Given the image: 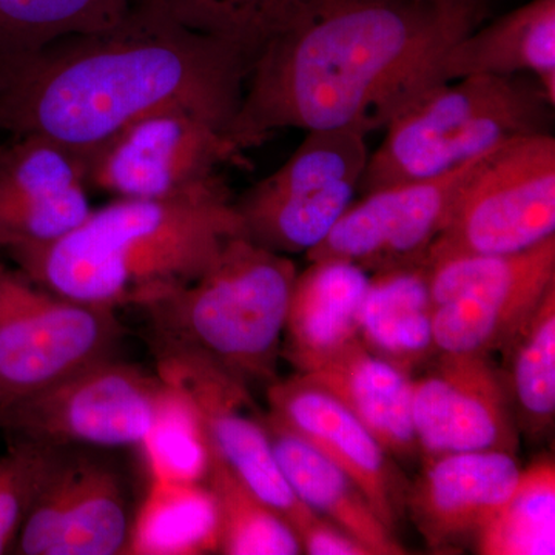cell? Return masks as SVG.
<instances>
[{"label":"cell","instance_id":"cb8c5ba5","mask_svg":"<svg viewBox=\"0 0 555 555\" xmlns=\"http://www.w3.org/2000/svg\"><path fill=\"white\" fill-rule=\"evenodd\" d=\"M218 553V509L204 481L152 480L130 525V555Z\"/></svg>","mask_w":555,"mask_h":555},{"label":"cell","instance_id":"ba28073f","mask_svg":"<svg viewBox=\"0 0 555 555\" xmlns=\"http://www.w3.org/2000/svg\"><path fill=\"white\" fill-rule=\"evenodd\" d=\"M118 310L83 305L0 261V408L115 356Z\"/></svg>","mask_w":555,"mask_h":555},{"label":"cell","instance_id":"484cf974","mask_svg":"<svg viewBox=\"0 0 555 555\" xmlns=\"http://www.w3.org/2000/svg\"><path fill=\"white\" fill-rule=\"evenodd\" d=\"M505 378L517 426L542 437L555 416V287L503 347Z\"/></svg>","mask_w":555,"mask_h":555},{"label":"cell","instance_id":"4fadbf2b","mask_svg":"<svg viewBox=\"0 0 555 555\" xmlns=\"http://www.w3.org/2000/svg\"><path fill=\"white\" fill-rule=\"evenodd\" d=\"M483 156L438 177L364 193V198L347 208L326 238L306 258L338 259L367 273L425 264L460 185Z\"/></svg>","mask_w":555,"mask_h":555},{"label":"cell","instance_id":"7c38bea8","mask_svg":"<svg viewBox=\"0 0 555 555\" xmlns=\"http://www.w3.org/2000/svg\"><path fill=\"white\" fill-rule=\"evenodd\" d=\"M156 375L192 401L208 449L266 505L301 537L320 516L288 485L266 429L255 412L250 387L207 361L182 353L155 356Z\"/></svg>","mask_w":555,"mask_h":555},{"label":"cell","instance_id":"8fae6325","mask_svg":"<svg viewBox=\"0 0 555 555\" xmlns=\"http://www.w3.org/2000/svg\"><path fill=\"white\" fill-rule=\"evenodd\" d=\"M241 153L210 120L173 105L133 120L83 159L89 189L113 198L169 199L224 181L219 167Z\"/></svg>","mask_w":555,"mask_h":555},{"label":"cell","instance_id":"d4e9b609","mask_svg":"<svg viewBox=\"0 0 555 555\" xmlns=\"http://www.w3.org/2000/svg\"><path fill=\"white\" fill-rule=\"evenodd\" d=\"M201 35L222 40L254 62L266 43L323 0H139Z\"/></svg>","mask_w":555,"mask_h":555},{"label":"cell","instance_id":"6da1fadb","mask_svg":"<svg viewBox=\"0 0 555 555\" xmlns=\"http://www.w3.org/2000/svg\"><path fill=\"white\" fill-rule=\"evenodd\" d=\"M486 11L485 0H323L251 62L230 141L243 152L281 129H386L448 82L449 49Z\"/></svg>","mask_w":555,"mask_h":555},{"label":"cell","instance_id":"7402d4cb","mask_svg":"<svg viewBox=\"0 0 555 555\" xmlns=\"http://www.w3.org/2000/svg\"><path fill=\"white\" fill-rule=\"evenodd\" d=\"M444 79L531 75L555 105V0H531L478 25L449 49Z\"/></svg>","mask_w":555,"mask_h":555},{"label":"cell","instance_id":"9c48e42d","mask_svg":"<svg viewBox=\"0 0 555 555\" xmlns=\"http://www.w3.org/2000/svg\"><path fill=\"white\" fill-rule=\"evenodd\" d=\"M160 389L158 375L104 358L0 408V430L10 441L50 448L139 447Z\"/></svg>","mask_w":555,"mask_h":555},{"label":"cell","instance_id":"8992f818","mask_svg":"<svg viewBox=\"0 0 555 555\" xmlns=\"http://www.w3.org/2000/svg\"><path fill=\"white\" fill-rule=\"evenodd\" d=\"M555 236V138L511 139L478 160L456 192L426 268L459 257L509 255Z\"/></svg>","mask_w":555,"mask_h":555},{"label":"cell","instance_id":"5b68a950","mask_svg":"<svg viewBox=\"0 0 555 555\" xmlns=\"http://www.w3.org/2000/svg\"><path fill=\"white\" fill-rule=\"evenodd\" d=\"M554 107L534 76L449 80L390 120L385 141L369 156L360 190L438 177L511 139L551 133Z\"/></svg>","mask_w":555,"mask_h":555},{"label":"cell","instance_id":"30bf717a","mask_svg":"<svg viewBox=\"0 0 555 555\" xmlns=\"http://www.w3.org/2000/svg\"><path fill=\"white\" fill-rule=\"evenodd\" d=\"M427 269L437 353L489 357L555 287V236L518 254L451 258Z\"/></svg>","mask_w":555,"mask_h":555},{"label":"cell","instance_id":"ac0fdd59","mask_svg":"<svg viewBox=\"0 0 555 555\" xmlns=\"http://www.w3.org/2000/svg\"><path fill=\"white\" fill-rule=\"evenodd\" d=\"M406 509L437 554L456 553L474 543L496 511L513 494L520 477L516 454L463 452L425 460Z\"/></svg>","mask_w":555,"mask_h":555},{"label":"cell","instance_id":"d6986e66","mask_svg":"<svg viewBox=\"0 0 555 555\" xmlns=\"http://www.w3.org/2000/svg\"><path fill=\"white\" fill-rule=\"evenodd\" d=\"M366 270L338 259L309 261L295 278L281 357L299 374L312 371L360 339Z\"/></svg>","mask_w":555,"mask_h":555},{"label":"cell","instance_id":"44dd1931","mask_svg":"<svg viewBox=\"0 0 555 555\" xmlns=\"http://www.w3.org/2000/svg\"><path fill=\"white\" fill-rule=\"evenodd\" d=\"M262 422L288 485L312 513L353 537L371 555L406 554L345 470L272 416Z\"/></svg>","mask_w":555,"mask_h":555},{"label":"cell","instance_id":"5bb4252c","mask_svg":"<svg viewBox=\"0 0 555 555\" xmlns=\"http://www.w3.org/2000/svg\"><path fill=\"white\" fill-rule=\"evenodd\" d=\"M425 374L412 378V423L420 454L509 452L518 426L505 378L489 357L437 353Z\"/></svg>","mask_w":555,"mask_h":555},{"label":"cell","instance_id":"e0dca14e","mask_svg":"<svg viewBox=\"0 0 555 555\" xmlns=\"http://www.w3.org/2000/svg\"><path fill=\"white\" fill-rule=\"evenodd\" d=\"M269 415L356 481L379 520L396 532L408 489L392 456L349 409L301 374L270 383Z\"/></svg>","mask_w":555,"mask_h":555},{"label":"cell","instance_id":"4dcf8cb0","mask_svg":"<svg viewBox=\"0 0 555 555\" xmlns=\"http://www.w3.org/2000/svg\"><path fill=\"white\" fill-rule=\"evenodd\" d=\"M61 451L14 440L0 456V554L13 550L28 511Z\"/></svg>","mask_w":555,"mask_h":555},{"label":"cell","instance_id":"277c9868","mask_svg":"<svg viewBox=\"0 0 555 555\" xmlns=\"http://www.w3.org/2000/svg\"><path fill=\"white\" fill-rule=\"evenodd\" d=\"M297 266L236 236L203 275L139 308L153 356L207 361L250 387L276 379Z\"/></svg>","mask_w":555,"mask_h":555},{"label":"cell","instance_id":"9a60e30c","mask_svg":"<svg viewBox=\"0 0 555 555\" xmlns=\"http://www.w3.org/2000/svg\"><path fill=\"white\" fill-rule=\"evenodd\" d=\"M83 155L40 134L0 145V254L56 243L93 210Z\"/></svg>","mask_w":555,"mask_h":555},{"label":"cell","instance_id":"ffe728a7","mask_svg":"<svg viewBox=\"0 0 555 555\" xmlns=\"http://www.w3.org/2000/svg\"><path fill=\"white\" fill-rule=\"evenodd\" d=\"M301 375L349 409L392 459L420 455L412 423L414 377L372 353L360 339Z\"/></svg>","mask_w":555,"mask_h":555},{"label":"cell","instance_id":"2e32d148","mask_svg":"<svg viewBox=\"0 0 555 555\" xmlns=\"http://www.w3.org/2000/svg\"><path fill=\"white\" fill-rule=\"evenodd\" d=\"M65 451L36 495L11 553L126 554L130 521L118 476L101 463Z\"/></svg>","mask_w":555,"mask_h":555},{"label":"cell","instance_id":"7a4b0ae2","mask_svg":"<svg viewBox=\"0 0 555 555\" xmlns=\"http://www.w3.org/2000/svg\"><path fill=\"white\" fill-rule=\"evenodd\" d=\"M248 69L235 47L137 0L108 30L0 62V131L40 134L87 155L133 120L179 105L229 137Z\"/></svg>","mask_w":555,"mask_h":555},{"label":"cell","instance_id":"3957f363","mask_svg":"<svg viewBox=\"0 0 555 555\" xmlns=\"http://www.w3.org/2000/svg\"><path fill=\"white\" fill-rule=\"evenodd\" d=\"M236 236L241 221L221 181L179 198H113L56 243L5 257L62 297L139 309L203 275Z\"/></svg>","mask_w":555,"mask_h":555},{"label":"cell","instance_id":"83f0119b","mask_svg":"<svg viewBox=\"0 0 555 555\" xmlns=\"http://www.w3.org/2000/svg\"><path fill=\"white\" fill-rule=\"evenodd\" d=\"M483 555L555 553V465L553 456L521 469L513 494L481 529L476 542Z\"/></svg>","mask_w":555,"mask_h":555},{"label":"cell","instance_id":"f1b7e54d","mask_svg":"<svg viewBox=\"0 0 555 555\" xmlns=\"http://www.w3.org/2000/svg\"><path fill=\"white\" fill-rule=\"evenodd\" d=\"M204 483L217 503L218 554H302L291 525L259 500L211 451Z\"/></svg>","mask_w":555,"mask_h":555},{"label":"cell","instance_id":"1f68e13d","mask_svg":"<svg viewBox=\"0 0 555 555\" xmlns=\"http://www.w3.org/2000/svg\"><path fill=\"white\" fill-rule=\"evenodd\" d=\"M299 543L310 555H371L358 540L321 517L302 532Z\"/></svg>","mask_w":555,"mask_h":555},{"label":"cell","instance_id":"52a82bcc","mask_svg":"<svg viewBox=\"0 0 555 555\" xmlns=\"http://www.w3.org/2000/svg\"><path fill=\"white\" fill-rule=\"evenodd\" d=\"M369 156L366 134L308 131L280 169L233 201L244 238L287 257L308 254L352 206Z\"/></svg>","mask_w":555,"mask_h":555},{"label":"cell","instance_id":"4316f807","mask_svg":"<svg viewBox=\"0 0 555 555\" xmlns=\"http://www.w3.org/2000/svg\"><path fill=\"white\" fill-rule=\"evenodd\" d=\"M137 0H0V62L73 35L108 30Z\"/></svg>","mask_w":555,"mask_h":555},{"label":"cell","instance_id":"603a6c76","mask_svg":"<svg viewBox=\"0 0 555 555\" xmlns=\"http://www.w3.org/2000/svg\"><path fill=\"white\" fill-rule=\"evenodd\" d=\"M361 345L409 375L437 356L429 269L372 273L360 313Z\"/></svg>","mask_w":555,"mask_h":555},{"label":"cell","instance_id":"f546056e","mask_svg":"<svg viewBox=\"0 0 555 555\" xmlns=\"http://www.w3.org/2000/svg\"><path fill=\"white\" fill-rule=\"evenodd\" d=\"M139 448L152 480L206 478L210 456L206 433L192 401L178 387L163 382L152 426Z\"/></svg>","mask_w":555,"mask_h":555}]
</instances>
